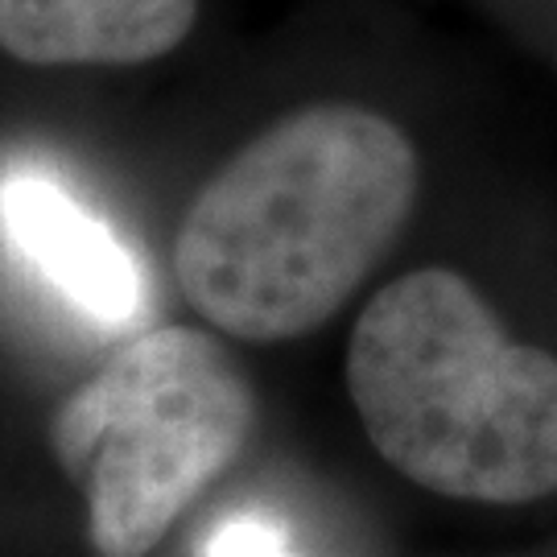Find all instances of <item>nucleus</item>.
Segmentation results:
<instances>
[{"instance_id":"3","label":"nucleus","mask_w":557,"mask_h":557,"mask_svg":"<svg viewBox=\"0 0 557 557\" xmlns=\"http://www.w3.org/2000/svg\"><path fill=\"white\" fill-rule=\"evenodd\" d=\"M257 400L220 338L145 331L103 363L50 425L87 499L100 557H145L252 438Z\"/></svg>"},{"instance_id":"5","label":"nucleus","mask_w":557,"mask_h":557,"mask_svg":"<svg viewBox=\"0 0 557 557\" xmlns=\"http://www.w3.org/2000/svg\"><path fill=\"white\" fill-rule=\"evenodd\" d=\"M199 0H0V46L29 66H137L170 54Z\"/></svg>"},{"instance_id":"1","label":"nucleus","mask_w":557,"mask_h":557,"mask_svg":"<svg viewBox=\"0 0 557 557\" xmlns=\"http://www.w3.org/2000/svg\"><path fill=\"white\" fill-rule=\"evenodd\" d=\"M418 182V149L388 116L359 103L301 108L195 195L174 239V277L223 335H310L400 239Z\"/></svg>"},{"instance_id":"4","label":"nucleus","mask_w":557,"mask_h":557,"mask_svg":"<svg viewBox=\"0 0 557 557\" xmlns=\"http://www.w3.org/2000/svg\"><path fill=\"white\" fill-rule=\"evenodd\" d=\"M0 232L83 319L124 326L145 306L133 252L66 186L17 170L0 182Z\"/></svg>"},{"instance_id":"2","label":"nucleus","mask_w":557,"mask_h":557,"mask_svg":"<svg viewBox=\"0 0 557 557\" xmlns=\"http://www.w3.org/2000/svg\"><path fill=\"white\" fill-rule=\"evenodd\" d=\"M347 393L380 458L434 496L533 504L557 492V359L517 343L450 269H413L363 306Z\"/></svg>"},{"instance_id":"6","label":"nucleus","mask_w":557,"mask_h":557,"mask_svg":"<svg viewBox=\"0 0 557 557\" xmlns=\"http://www.w3.org/2000/svg\"><path fill=\"white\" fill-rule=\"evenodd\" d=\"M202 557H298L289 529L277 517L248 508V512H232L223 517L207 541H202Z\"/></svg>"}]
</instances>
